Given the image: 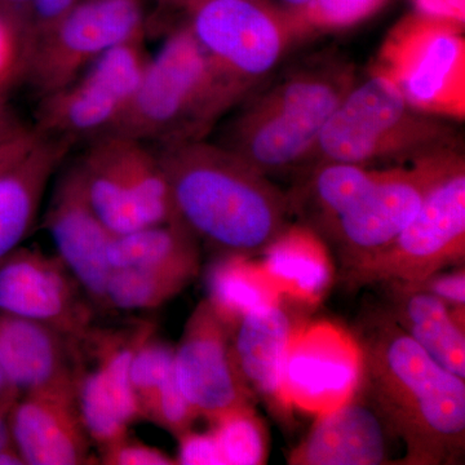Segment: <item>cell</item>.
Segmentation results:
<instances>
[{"instance_id": "6da1fadb", "label": "cell", "mask_w": 465, "mask_h": 465, "mask_svg": "<svg viewBox=\"0 0 465 465\" xmlns=\"http://www.w3.org/2000/svg\"><path fill=\"white\" fill-rule=\"evenodd\" d=\"M356 338L363 358L361 384L400 437L401 464L460 463L464 379L440 366L384 308L367 314Z\"/></svg>"}, {"instance_id": "7a4b0ae2", "label": "cell", "mask_w": 465, "mask_h": 465, "mask_svg": "<svg viewBox=\"0 0 465 465\" xmlns=\"http://www.w3.org/2000/svg\"><path fill=\"white\" fill-rule=\"evenodd\" d=\"M177 222L220 255H262L290 225V204L268 176L207 139L154 146Z\"/></svg>"}, {"instance_id": "3957f363", "label": "cell", "mask_w": 465, "mask_h": 465, "mask_svg": "<svg viewBox=\"0 0 465 465\" xmlns=\"http://www.w3.org/2000/svg\"><path fill=\"white\" fill-rule=\"evenodd\" d=\"M358 81L347 58L327 54L251 94L226 122L217 143L271 179L299 173L318 137Z\"/></svg>"}, {"instance_id": "277c9868", "label": "cell", "mask_w": 465, "mask_h": 465, "mask_svg": "<svg viewBox=\"0 0 465 465\" xmlns=\"http://www.w3.org/2000/svg\"><path fill=\"white\" fill-rule=\"evenodd\" d=\"M226 75L186 24L168 35L112 134L152 146L204 140L249 96Z\"/></svg>"}, {"instance_id": "5b68a950", "label": "cell", "mask_w": 465, "mask_h": 465, "mask_svg": "<svg viewBox=\"0 0 465 465\" xmlns=\"http://www.w3.org/2000/svg\"><path fill=\"white\" fill-rule=\"evenodd\" d=\"M455 145L449 124L412 109L387 76L370 70L339 104L302 171L322 162L403 164Z\"/></svg>"}, {"instance_id": "8992f818", "label": "cell", "mask_w": 465, "mask_h": 465, "mask_svg": "<svg viewBox=\"0 0 465 465\" xmlns=\"http://www.w3.org/2000/svg\"><path fill=\"white\" fill-rule=\"evenodd\" d=\"M465 162L457 146L440 150L420 208L374 258L342 274L348 286L420 283L464 262Z\"/></svg>"}, {"instance_id": "52a82bcc", "label": "cell", "mask_w": 465, "mask_h": 465, "mask_svg": "<svg viewBox=\"0 0 465 465\" xmlns=\"http://www.w3.org/2000/svg\"><path fill=\"white\" fill-rule=\"evenodd\" d=\"M370 70L387 76L412 109L443 121H463L461 24L410 12L388 32Z\"/></svg>"}, {"instance_id": "ba28073f", "label": "cell", "mask_w": 465, "mask_h": 465, "mask_svg": "<svg viewBox=\"0 0 465 465\" xmlns=\"http://www.w3.org/2000/svg\"><path fill=\"white\" fill-rule=\"evenodd\" d=\"M146 34V0H78L34 39L23 81L45 96L74 81L101 54Z\"/></svg>"}, {"instance_id": "9c48e42d", "label": "cell", "mask_w": 465, "mask_h": 465, "mask_svg": "<svg viewBox=\"0 0 465 465\" xmlns=\"http://www.w3.org/2000/svg\"><path fill=\"white\" fill-rule=\"evenodd\" d=\"M145 39L97 57L81 75L39 99L33 127L42 136L87 143L113 133L133 100L150 60Z\"/></svg>"}, {"instance_id": "30bf717a", "label": "cell", "mask_w": 465, "mask_h": 465, "mask_svg": "<svg viewBox=\"0 0 465 465\" xmlns=\"http://www.w3.org/2000/svg\"><path fill=\"white\" fill-rule=\"evenodd\" d=\"M183 12L217 66L250 94L299 42L286 9L269 0H201Z\"/></svg>"}, {"instance_id": "8fae6325", "label": "cell", "mask_w": 465, "mask_h": 465, "mask_svg": "<svg viewBox=\"0 0 465 465\" xmlns=\"http://www.w3.org/2000/svg\"><path fill=\"white\" fill-rule=\"evenodd\" d=\"M440 150L381 170L371 189L324 229L321 240L338 259L341 275L374 258L414 219Z\"/></svg>"}, {"instance_id": "7c38bea8", "label": "cell", "mask_w": 465, "mask_h": 465, "mask_svg": "<svg viewBox=\"0 0 465 465\" xmlns=\"http://www.w3.org/2000/svg\"><path fill=\"white\" fill-rule=\"evenodd\" d=\"M362 374L356 335L329 321L299 323L284 361V400L292 412L324 414L356 393Z\"/></svg>"}, {"instance_id": "4fadbf2b", "label": "cell", "mask_w": 465, "mask_h": 465, "mask_svg": "<svg viewBox=\"0 0 465 465\" xmlns=\"http://www.w3.org/2000/svg\"><path fill=\"white\" fill-rule=\"evenodd\" d=\"M154 331L152 324H137L127 332L96 331L84 339L92 349L94 366L81 361L75 384L79 415L91 442L100 450L124 439L142 410L130 381V363L140 342Z\"/></svg>"}, {"instance_id": "5bb4252c", "label": "cell", "mask_w": 465, "mask_h": 465, "mask_svg": "<svg viewBox=\"0 0 465 465\" xmlns=\"http://www.w3.org/2000/svg\"><path fill=\"white\" fill-rule=\"evenodd\" d=\"M174 375L183 396L208 421L251 406L253 397L235 362L232 329L207 299L193 311L174 348Z\"/></svg>"}, {"instance_id": "9a60e30c", "label": "cell", "mask_w": 465, "mask_h": 465, "mask_svg": "<svg viewBox=\"0 0 465 465\" xmlns=\"http://www.w3.org/2000/svg\"><path fill=\"white\" fill-rule=\"evenodd\" d=\"M88 302L57 256L20 246L0 259V312L45 324L81 342L92 330L94 305Z\"/></svg>"}, {"instance_id": "2e32d148", "label": "cell", "mask_w": 465, "mask_h": 465, "mask_svg": "<svg viewBox=\"0 0 465 465\" xmlns=\"http://www.w3.org/2000/svg\"><path fill=\"white\" fill-rule=\"evenodd\" d=\"M400 450L405 454L393 427L360 384L351 399L316 416L307 436L290 452L289 464H400Z\"/></svg>"}, {"instance_id": "e0dca14e", "label": "cell", "mask_w": 465, "mask_h": 465, "mask_svg": "<svg viewBox=\"0 0 465 465\" xmlns=\"http://www.w3.org/2000/svg\"><path fill=\"white\" fill-rule=\"evenodd\" d=\"M57 258L74 277L94 307L106 308L110 274L108 249L114 232L92 208L75 162L57 177L45 217Z\"/></svg>"}, {"instance_id": "ac0fdd59", "label": "cell", "mask_w": 465, "mask_h": 465, "mask_svg": "<svg viewBox=\"0 0 465 465\" xmlns=\"http://www.w3.org/2000/svg\"><path fill=\"white\" fill-rule=\"evenodd\" d=\"M11 433L26 464L91 463V440L79 415L75 387L21 394L12 407Z\"/></svg>"}, {"instance_id": "d6986e66", "label": "cell", "mask_w": 465, "mask_h": 465, "mask_svg": "<svg viewBox=\"0 0 465 465\" xmlns=\"http://www.w3.org/2000/svg\"><path fill=\"white\" fill-rule=\"evenodd\" d=\"M79 369L81 342L45 324L0 312V370L20 396L75 387Z\"/></svg>"}, {"instance_id": "ffe728a7", "label": "cell", "mask_w": 465, "mask_h": 465, "mask_svg": "<svg viewBox=\"0 0 465 465\" xmlns=\"http://www.w3.org/2000/svg\"><path fill=\"white\" fill-rule=\"evenodd\" d=\"M299 322L284 308V299L242 317L232 330L235 362L252 397L265 401L273 414L291 418L284 400L283 369L287 349Z\"/></svg>"}, {"instance_id": "44dd1931", "label": "cell", "mask_w": 465, "mask_h": 465, "mask_svg": "<svg viewBox=\"0 0 465 465\" xmlns=\"http://www.w3.org/2000/svg\"><path fill=\"white\" fill-rule=\"evenodd\" d=\"M73 148L66 140L41 136L0 173V259L20 247L32 232L48 185Z\"/></svg>"}, {"instance_id": "7402d4cb", "label": "cell", "mask_w": 465, "mask_h": 465, "mask_svg": "<svg viewBox=\"0 0 465 465\" xmlns=\"http://www.w3.org/2000/svg\"><path fill=\"white\" fill-rule=\"evenodd\" d=\"M385 311L401 329L459 378H465L464 311L450 308L416 283H384Z\"/></svg>"}, {"instance_id": "603a6c76", "label": "cell", "mask_w": 465, "mask_h": 465, "mask_svg": "<svg viewBox=\"0 0 465 465\" xmlns=\"http://www.w3.org/2000/svg\"><path fill=\"white\" fill-rule=\"evenodd\" d=\"M127 143L124 134H105L84 143L74 161L92 208L114 234L145 226L134 198Z\"/></svg>"}, {"instance_id": "cb8c5ba5", "label": "cell", "mask_w": 465, "mask_h": 465, "mask_svg": "<svg viewBox=\"0 0 465 465\" xmlns=\"http://www.w3.org/2000/svg\"><path fill=\"white\" fill-rule=\"evenodd\" d=\"M259 260L281 298L316 307L331 286L335 268L320 235L302 224L289 225L266 246Z\"/></svg>"}, {"instance_id": "d4e9b609", "label": "cell", "mask_w": 465, "mask_h": 465, "mask_svg": "<svg viewBox=\"0 0 465 465\" xmlns=\"http://www.w3.org/2000/svg\"><path fill=\"white\" fill-rule=\"evenodd\" d=\"M108 262L112 269H164L197 277L201 268L200 241L180 222L143 226L113 235Z\"/></svg>"}, {"instance_id": "484cf974", "label": "cell", "mask_w": 465, "mask_h": 465, "mask_svg": "<svg viewBox=\"0 0 465 465\" xmlns=\"http://www.w3.org/2000/svg\"><path fill=\"white\" fill-rule=\"evenodd\" d=\"M207 291V302L232 330L250 312L282 299L260 262L232 253L210 266Z\"/></svg>"}, {"instance_id": "4316f807", "label": "cell", "mask_w": 465, "mask_h": 465, "mask_svg": "<svg viewBox=\"0 0 465 465\" xmlns=\"http://www.w3.org/2000/svg\"><path fill=\"white\" fill-rule=\"evenodd\" d=\"M194 278L189 273L164 269H112L105 287L106 308L152 311L179 295Z\"/></svg>"}, {"instance_id": "83f0119b", "label": "cell", "mask_w": 465, "mask_h": 465, "mask_svg": "<svg viewBox=\"0 0 465 465\" xmlns=\"http://www.w3.org/2000/svg\"><path fill=\"white\" fill-rule=\"evenodd\" d=\"M390 0H307L298 7L284 8L298 41L318 34L341 32L369 20Z\"/></svg>"}, {"instance_id": "f1b7e54d", "label": "cell", "mask_w": 465, "mask_h": 465, "mask_svg": "<svg viewBox=\"0 0 465 465\" xmlns=\"http://www.w3.org/2000/svg\"><path fill=\"white\" fill-rule=\"evenodd\" d=\"M223 465L264 464L268 454L264 425L246 406L210 421Z\"/></svg>"}, {"instance_id": "f546056e", "label": "cell", "mask_w": 465, "mask_h": 465, "mask_svg": "<svg viewBox=\"0 0 465 465\" xmlns=\"http://www.w3.org/2000/svg\"><path fill=\"white\" fill-rule=\"evenodd\" d=\"M174 348L149 333L134 351L130 363V381L140 410L155 391L173 375Z\"/></svg>"}, {"instance_id": "4dcf8cb0", "label": "cell", "mask_w": 465, "mask_h": 465, "mask_svg": "<svg viewBox=\"0 0 465 465\" xmlns=\"http://www.w3.org/2000/svg\"><path fill=\"white\" fill-rule=\"evenodd\" d=\"M197 418L200 415L183 396L174 372L143 407V419L159 425L176 439L191 430Z\"/></svg>"}, {"instance_id": "1f68e13d", "label": "cell", "mask_w": 465, "mask_h": 465, "mask_svg": "<svg viewBox=\"0 0 465 465\" xmlns=\"http://www.w3.org/2000/svg\"><path fill=\"white\" fill-rule=\"evenodd\" d=\"M27 45L15 26L0 14V87L23 81Z\"/></svg>"}, {"instance_id": "d6a6232c", "label": "cell", "mask_w": 465, "mask_h": 465, "mask_svg": "<svg viewBox=\"0 0 465 465\" xmlns=\"http://www.w3.org/2000/svg\"><path fill=\"white\" fill-rule=\"evenodd\" d=\"M101 463L106 465H173L176 459L166 452L125 436L100 450Z\"/></svg>"}, {"instance_id": "836d02e7", "label": "cell", "mask_w": 465, "mask_h": 465, "mask_svg": "<svg viewBox=\"0 0 465 465\" xmlns=\"http://www.w3.org/2000/svg\"><path fill=\"white\" fill-rule=\"evenodd\" d=\"M179 452L176 464L182 465H223L222 455L213 430L206 432H188L177 437Z\"/></svg>"}, {"instance_id": "e575fe53", "label": "cell", "mask_w": 465, "mask_h": 465, "mask_svg": "<svg viewBox=\"0 0 465 465\" xmlns=\"http://www.w3.org/2000/svg\"><path fill=\"white\" fill-rule=\"evenodd\" d=\"M425 291L432 293L440 302L457 311L465 309V272L464 266L454 271H440L430 275L423 282L416 283Z\"/></svg>"}, {"instance_id": "d590c367", "label": "cell", "mask_w": 465, "mask_h": 465, "mask_svg": "<svg viewBox=\"0 0 465 465\" xmlns=\"http://www.w3.org/2000/svg\"><path fill=\"white\" fill-rule=\"evenodd\" d=\"M0 14L7 18L18 34L23 36L27 45V52H29L34 36H35L33 0H0Z\"/></svg>"}, {"instance_id": "8d00e7d4", "label": "cell", "mask_w": 465, "mask_h": 465, "mask_svg": "<svg viewBox=\"0 0 465 465\" xmlns=\"http://www.w3.org/2000/svg\"><path fill=\"white\" fill-rule=\"evenodd\" d=\"M41 136L35 128L26 125L12 136L0 140V173L24 157L38 143Z\"/></svg>"}, {"instance_id": "74e56055", "label": "cell", "mask_w": 465, "mask_h": 465, "mask_svg": "<svg viewBox=\"0 0 465 465\" xmlns=\"http://www.w3.org/2000/svg\"><path fill=\"white\" fill-rule=\"evenodd\" d=\"M78 0H33L35 36L50 29ZM34 42V41H33Z\"/></svg>"}, {"instance_id": "f35d334b", "label": "cell", "mask_w": 465, "mask_h": 465, "mask_svg": "<svg viewBox=\"0 0 465 465\" xmlns=\"http://www.w3.org/2000/svg\"><path fill=\"white\" fill-rule=\"evenodd\" d=\"M414 11L452 23H465L464 0H414Z\"/></svg>"}, {"instance_id": "ab89813d", "label": "cell", "mask_w": 465, "mask_h": 465, "mask_svg": "<svg viewBox=\"0 0 465 465\" xmlns=\"http://www.w3.org/2000/svg\"><path fill=\"white\" fill-rule=\"evenodd\" d=\"M26 127L15 114L7 99V90L0 87V140L18 133Z\"/></svg>"}, {"instance_id": "60d3db41", "label": "cell", "mask_w": 465, "mask_h": 465, "mask_svg": "<svg viewBox=\"0 0 465 465\" xmlns=\"http://www.w3.org/2000/svg\"><path fill=\"white\" fill-rule=\"evenodd\" d=\"M18 397L0 401V451L14 445L11 433V411Z\"/></svg>"}, {"instance_id": "b9f144b4", "label": "cell", "mask_w": 465, "mask_h": 465, "mask_svg": "<svg viewBox=\"0 0 465 465\" xmlns=\"http://www.w3.org/2000/svg\"><path fill=\"white\" fill-rule=\"evenodd\" d=\"M26 464L23 455L20 454L16 446L11 445L0 451V465H24Z\"/></svg>"}, {"instance_id": "7bdbcfd3", "label": "cell", "mask_w": 465, "mask_h": 465, "mask_svg": "<svg viewBox=\"0 0 465 465\" xmlns=\"http://www.w3.org/2000/svg\"><path fill=\"white\" fill-rule=\"evenodd\" d=\"M20 396V393L11 384H9L2 370H0V401L14 399V397Z\"/></svg>"}, {"instance_id": "ee69618b", "label": "cell", "mask_w": 465, "mask_h": 465, "mask_svg": "<svg viewBox=\"0 0 465 465\" xmlns=\"http://www.w3.org/2000/svg\"><path fill=\"white\" fill-rule=\"evenodd\" d=\"M158 3L167 5V7H173L177 9H186L191 7L194 3L201 2V0H157Z\"/></svg>"}, {"instance_id": "f6af8a7d", "label": "cell", "mask_w": 465, "mask_h": 465, "mask_svg": "<svg viewBox=\"0 0 465 465\" xmlns=\"http://www.w3.org/2000/svg\"><path fill=\"white\" fill-rule=\"evenodd\" d=\"M307 2V0H277V5H280L281 7L284 8H292L298 7V5H302V3Z\"/></svg>"}]
</instances>
